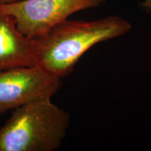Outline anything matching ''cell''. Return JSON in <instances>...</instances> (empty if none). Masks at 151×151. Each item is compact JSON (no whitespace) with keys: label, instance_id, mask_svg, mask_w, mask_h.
<instances>
[{"label":"cell","instance_id":"cell-1","mask_svg":"<svg viewBox=\"0 0 151 151\" xmlns=\"http://www.w3.org/2000/svg\"><path fill=\"white\" fill-rule=\"evenodd\" d=\"M131 28L129 22L118 16L92 21L66 20L32 39L37 65L62 78L72 72L92 46L124 35Z\"/></svg>","mask_w":151,"mask_h":151},{"label":"cell","instance_id":"cell-6","mask_svg":"<svg viewBox=\"0 0 151 151\" xmlns=\"http://www.w3.org/2000/svg\"><path fill=\"white\" fill-rule=\"evenodd\" d=\"M141 7L151 15V0H144L141 4Z\"/></svg>","mask_w":151,"mask_h":151},{"label":"cell","instance_id":"cell-4","mask_svg":"<svg viewBox=\"0 0 151 151\" xmlns=\"http://www.w3.org/2000/svg\"><path fill=\"white\" fill-rule=\"evenodd\" d=\"M61 78L39 65L0 71V116L38 99H51Z\"/></svg>","mask_w":151,"mask_h":151},{"label":"cell","instance_id":"cell-2","mask_svg":"<svg viewBox=\"0 0 151 151\" xmlns=\"http://www.w3.org/2000/svg\"><path fill=\"white\" fill-rule=\"evenodd\" d=\"M69 118L51 99L18 107L0 127V151L55 150L65 138Z\"/></svg>","mask_w":151,"mask_h":151},{"label":"cell","instance_id":"cell-7","mask_svg":"<svg viewBox=\"0 0 151 151\" xmlns=\"http://www.w3.org/2000/svg\"><path fill=\"white\" fill-rule=\"evenodd\" d=\"M19 1V0H0V4H9L13 3L15 1Z\"/></svg>","mask_w":151,"mask_h":151},{"label":"cell","instance_id":"cell-3","mask_svg":"<svg viewBox=\"0 0 151 151\" xmlns=\"http://www.w3.org/2000/svg\"><path fill=\"white\" fill-rule=\"evenodd\" d=\"M106 0H19L0 4V11L15 19L20 32L31 39L48 32L78 11L97 8Z\"/></svg>","mask_w":151,"mask_h":151},{"label":"cell","instance_id":"cell-5","mask_svg":"<svg viewBox=\"0 0 151 151\" xmlns=\"http://www.w3.org/2000/svg\"><path fill=\"white\" fill-rule=\"evenodd\" d=\"M35 65L32 40L20 32L12 16L0 11V71Z\"/></svg>","mask_w":151,"mask_h":151}]
</instances>
